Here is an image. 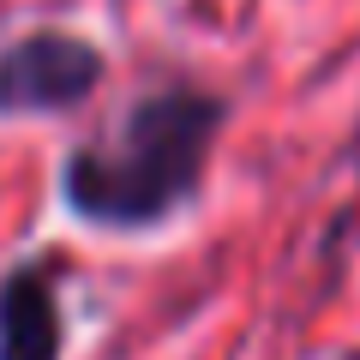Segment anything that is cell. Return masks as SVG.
Listing matches in <instances>:
<instances>
[{
  "instance_id": "1",
  "label": "cell",
  "mask_w": 360,
  "mask_h": 360,
  "mask_svg": "<svg viewBox=\"0 0 360 360\" xmlns=\"http://www.w3.org/2000/svg\"><path fill=\"white\" fill-rule=\"evenodd\" d=\"M229 127V103L205 84H162L60 168L66 210L96 229H162L198 198L210 150Z\"/></svg>"
},
{
  "instance_id": "2",
  "label": "cell",
  "mask_w": 360,
  "mask_h": 360,
  "mask_svg": "<svg viewBox=\"0 0 360 360\" xmlns=\"http://www.w3.org/2000/svg\"><path fill=\"white\" fill-rule=\"evenodd\" d=\"M103 84V49L66 30H30L0 49V115H60Z\"/></svg>"
},
{
  "instance_id": "3",
  "label": "cell",
  "mask_w": 360,
  "mask_h": 360,
  "mask_svg": "<svg viewBox=\"0 0 360 360\" xmlns=\"http://www.w3.org/2000/svg\"><path fill=\"white\" fill-rule=\"evenodd\" d=\"M0 360H60V295L49 264H18L0 283Z\"/></svg>"
}]
</instances>
